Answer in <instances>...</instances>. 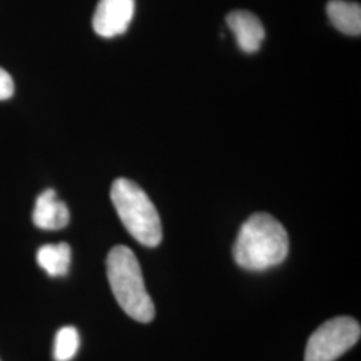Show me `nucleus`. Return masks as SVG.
<instances>
[{
	"label": "nucleus",
	"mask_w": 361,
	"mask_h": 361,
	"mask_svg": "<svg viewBox=\"0 0 361 361\" xmlns=\"http://www.w3.org/2000/svg\"><path fill=\"white\" fill-rule=\"evenodd\" d=\"M135 0H99L92 28L102 38H114L128 31L134 16Z\"/></svg>",
	"instance_id": "obj_5"
},
{
	"label": "nucleus",
	"mask_w": 361,
	"mask_h": 361,
	"mask_svg": "<svg viewBox=\"0 0 361 361\" xmlns=\"http://www.w3.org/2000/svg\"><path fill=\"white\" fill-rule=\"evenodd\" d=\"M326 13L332 25L343 34L357 37L361 32V7L359 3L345 0H331Z\"/></svg>",
	"instance_id": "obj_8"
},
{
	"label": "nucleus",
	"mask_w": 361,
	"mask_h": 361,
	"mask_svg": "<svg viewBox=\"0 0 361 361\" xmlns=\"http://www.w3.org/2000/svg\"><path fill=\"white\" fill-rule=\"evenodd\" d=\"M359 322L340 316L320 325L310 336L305 349V361H335L352 348L360 338Z\"/></svg>",
	"instance_id": "obj_4"
},
{
	"label": "nucleus",
	"mask_w": 361,
	"mask_h": 361,
	"mask_svg": "<svg viewBox=\"0 0 361 361\" xmlns=\"http://www.w3.org/2000/svg\"><path fill=\"white\" fill-rule=\"evenodd\" d=\"M13 95V80L11 75L0 67V101L10 99Z\"/></svg>",
	"instance_id": "obj_11"
},
{
	"label": "nucleus",
	"mask_w": 361,
	"mask_h": 361,
	"mask_svg": "<svg viewBox=\"0 0 361 361\" xmlns=\"http://www.w3.org/2000/svg\"><path fill=\"white\" fill-rule=\"evenodd\" d=\"M226 23L232 30L237 44L243 51L256 52L265 38V30L255 13L249 11H233L226 16Z\"/></svg>",
	"instance_id": "obj_7"
},
{
	"label": "nucleus",
	"mask_w": 361,
	"mask_h": 361,
	"mask_svg": "<svg viewBox=\"0 0 361 361\" xmlns=\"http://www.w3.org/2000/svg\"><path fill=\"white\" fill-rule=\"evenodd\" d=\"M38 265L51 277H62L68 273L71 264V247L66 243L43 245L37 253Z\"/></svg>",
	"instance_id": "obj_9"
},
{
	"label": "nucleus",
	"mask_w": 361,
	"mask_h": 361,
	"mask_svg": "<svg viewBox=\"0 0 361 361\" xmlns=\"http://www.w3.org/2000/svg\"><path fill=\"white\" fill-rule=\"evenodd\" d=\"M288 252L289 238L281 222L268 213H256L241 226L233 257L246 271H265L281 264Z\"/></svg>",
	"instance_id": "obj_1"
},
{
	"label": "nucleus",
	"mask_w": 361,
	"mask_h": 361,
	"mask_svg": "<svg viewBox=\"0 0 361 361\" xmlns=\"http://www.w3.org/2000/svg\"><path fill=\"white\" fill-rule=\"evenodd\" d=\"M107 279L119 307L131 319L150 323L155 316L154 304L149 296L138 259L128 246H114L106 261Z\"/></svg>",
	"instance_id": "obj_2"
},
{
	"label": "nucleus",
	"mask_w": 361,
	"mask_h": 361,
	"mask_svg": "<svg viewBox=\"0 0 361 361\" xmlns=\"http://www.w3.org/2000/svg\"><path fill=\"white\" fill-rule=\"evenodd\" d=\"M110 197L123 226L140 244L149 247L159 245L161 219L142 188L128 178H118L111 186Z\"/></svg>",
	"instance_id": "obj_3"
},
{
	"label": "nucleus",
	"mask_w": 361,
	"mask_h": 361,
	"mask_svg": "<svg viewBox=\"0 0 361 361\" xmlns=\"http://www.w3.org/2000/svg\"><path fill=\"white\" fill-rule=\"evenodd\" d=\"M32 221L39 229L59 231L68 225L70 212L65 202L58 200L56 192L47 189L37 198Z\"/></svg>",
	"instance_id": "obj_6"
},
{
	"label": "nucleus",
	"mask_w": 361,
	"mask_h": 361,
	"mask_svg": "<svg viewBox=\"0 0 361 361\" xmlns=\"http://www.w3.org/2000/svg\"><path fill=\"white\" fill-rule=\"evenodd\" d=\"M79 334L74 326H63L55 336L54 357L56 361H70L74 359L79 349Z\"/></svg>",
	"instance_id": "obj_10"
}]
</instances>
